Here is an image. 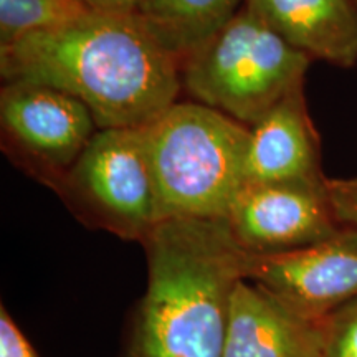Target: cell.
<instances>
[{"label":"cell","mask_w":357,"mask_h":357,"mask_svg":"<svg viewBox=\"0 0 357 357\" xmlns=\"http://www.w3.org/2000/svg\"><path fill=\"white\" fill-rule=\"evenodd\" d=\"M0 357H37L24 334L7 314L0 311Z\"/></svg>","instance_id":"obj_16"},{"label":"cell","mask_w":357,"mask_h":357,"mask_svg":"<svg viewBox=\"0 0 357 357\" xmlns=\"http://www.w3.org/2000/svg\"><path fill=\"white\" fill-rule=\"evenodd\" d=\"M88 12L79 0H0V50L29 35L68 25Z\"/></svg>","instance_id":"obj_13"},{"label":"cell","mask_w":357,"mask_h":357,"mask_svg":"<svg viewBox=\"0 0 357 357\" xmlns=\"http://www.w3.org/2000/svg\"><path fill=\"white\" fill-rule=\"evenodd\" d=\"M3 82L50 84L82 100L98 129L142 128L177 101L181 65L132 13L89 10L0 50Z\"/></svg>","instance_id":"obj_1"},{"label":"cell","mask_w":357,"mask_h":357,"mask_svg":"<svg viewBox=\"0 0 357 357\" xmlns=\"http://www.w3.org/2000/svg\"><path fill=\"white\" fill-rule=\"evenodd\" d=\"M323 357H357V300L323 321Z\"/></svg>","instance_id":"obj_14"},{"label":"cell","mask_w":357,"mask_h":357,"mask_svg":"<svg viewBox=\"0 0 357 357\" xmlns=\"http://www.w3.org/2000/svg\"><path fill=\"white\" fill-rule=\"evenodd\" d=\"M245 7L291 47L337 66L357 61V6L352 0H245Z\"/></svg>","instance_id":"obj_10"},{"label":"cell","mask_w":357,"mask_h":357,"mask_svg":"<svg viewBox=\"0 0 357 357\" xmlns=\"http://www.w3.org/2000/svg\"><path fill=\"white\" fill-rule=\"evenodd\" d=\"M352 2H354V3H356V6H357V0H352Z\"/></svg>","instance_id":"obj_18"},{"label":"cell","mask_w":357,"mask_h":357,"mask_svg":"<svg viewBox=\"0 0 357 357\" xmlns=\"http://www.w3.org/2000/svg\"><path fill=\"white\" fill-rule=\"evenodd\" d=\"M323 323L307 321L257 283L231 294L222 357H323Z\"/></svg>","instance_id":"obj_9"},{"label":"cell","mask_w":357,"mask_h":357,"mask_svg":"<svg viewBox=\"0 0 357 357\" xmlns=\"http://www.w3.org/2000/svg\"><path fill=\"white\" fill-rule=\"evenodd\" d=\"M243 3L245 0H134L132 15L182 68Z\"/></svg>","instance_id":"obj_12"},{"label":"cell","mask_w":357,"mask_h":357,"mask_svg":"<svg viewBox=\"0 0 357 357\" xmlns=\"http://www.w3.org/2000/svg\"><path fill=\"white\" fill-rule=\"evenodd\" d=\"M324 189L336 220L357 230V181H324Z\"/></svg>","instance_id":"obj_15"},{"label":"cell","mask_w":357,"mask_h":357,"mask_svg":"<svg viewBox=\"0 0 357 357\" xmlns=\"http://www.w3.org/2000/svg\"><path fill=\"white\" fill-rule=\"evenodd\" d=\"M307 177H316V144L300 89L250 128L245 182Z\"/></svg>","instance_id":"obj_11"},{"label":"cell","mask_w":357,"mask_h":357,"mask_svg":"<svg viewBox=\"0 0 357 357\" xmlns=\"http://www.w3.org/2000/svg\"><path fill=\"white\" fill-rule=\"evenodd\" d=\"M89 10L113 12V13H132L134 0H79Z\"/></svg>","instance_id":"obj_17"},{"label":"cell","mask_w":357,"mask_h":357,"mask_svg":"<svg viewBox=\"0 0 357 357\" xmlns=\"http://www.w3.org/2000/svg\"><path fill=\"white\" fill-rule=\"evenodd\" d=\"M149 283L141 307V357H222L234 289L248 250L227 217L162 218L144 236Z\"/></svg>","instance_id":"obj_2"},{"label":"cell","mask_w":357,"mask_h":357,"mask_svg":"<svg viewBox=\"0 0 357 357\" xmlns=\"http://www.w3.org/2000/svg\"><path fill=\"white\" fill-rule=\"evenodd\" d=\"M227 218L250 253L287 252L337 231L324 181L318 177L245 182Z\"/></svg>","instance_id":"obj_8"},{"label":"cell","mask_w":357,"mask_h":357,"mask_svg":"<svg viewBox=\"0 0 357 357\" xmlns=\"http://www.w3.org/2000/svg\"><path fill=\"white\" fill-rule=\"evenodd\" d=\"M0 124L10 149L56 182L98 131L91 111L82 100L33 82L3 84Z\"/></svg>","instance_id":"obj_7"},{"label":"cell","mask_w":357,"mask_h":357,"mask_svg":"<svg viewBox=\"0 0 357 357\" xmlns=\"http://www.w3.org/2000/svg\"><path fill=\"white\" fill-rule=\"evenodd\" d=\"M142 131L159 220L229 215L245 184L247 124L199 101H176Z\"/></svg>","instance_id":"obj_3"},{"label":"cell","mask_w":357,"mask_h":357,"mask_svg":"<svg viewBox=\"0 0 357 357\" xmlns=\"http://www.w3.org/2000/svg\"><path fill=\"white\" fill-rule=\"evenodd\" d=\"M245 280L314 323L357 300V230L276 253H250Z\"/></svg>","instance_id":"obj_6"},{"label":"cell","mask_w":357,"mask_h":357,"mask_svg":"<svg viewBox=\"0 0 357 357\" xmlns=\"http://www.w3.org/2000/svg\"><path fill=\"white\" fill-rule=\"evenodd\" d=\"M58 184L78 207L126 238H144L159 222L142 128L98 129Z\"/></svg>","instance_id":"obj_5"},{"label":"cell","mask_w":357,"mask_h":357,"mask_svg":"<svg viewBox=\"0 0 357 357\" xmlns=\"http://www.w3.org/2000/svg\"><path fill=\"white\" fill-rule=\"evenodd\" d=\"M311 56L291 47L242 7L181 68L182 88L252 128L281 100L300 91Z\"/></svg>","instance_id":"obj_4"}]
</instances>
